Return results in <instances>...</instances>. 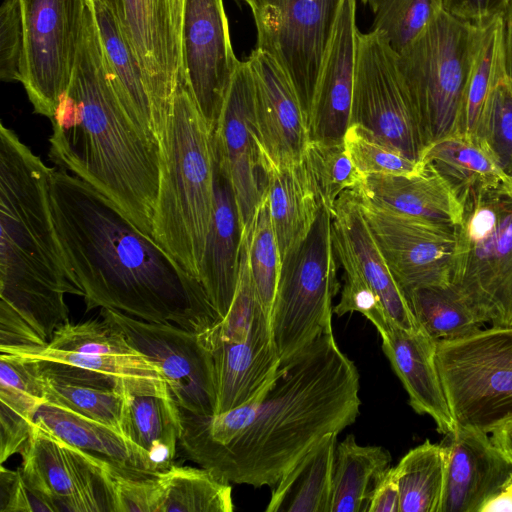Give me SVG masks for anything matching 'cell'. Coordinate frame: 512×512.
<instances>
[{"instance_id": "277c9868", "label": "cell", "mask_w": 512, "mask_h": 512, "mask_svg": "<svg viewBox=\"0 0 512 512\" xmlns=\"http://www.w3.org/2000/svg\"><path fill=\"white\" fill-rule=\"evenodd\" d=\"M49 119V160L108 197L152 237L159 145L134 124L112 88L89 0L70 83Z\"/></svg>"}, {"instance_id": "ba28073f", "label": "cell", "mask_w": 512, "mask_h": 512, "mask_svg": "<svg viewBox=\"0 0 512 512\" xmlns=\"http://www.w3.org/2000/svg\"><path fill=\"white\" fill-rule=\"evenodd\" d=\"M337 260L333 212L322 205L307 237L282 257L270 314L281 364L333 331L332 303L340 289Z\"/></svg>"}, {"instance_id": "cb8c5ba5", "label": "cell", "mask_w": 512, "mask_h": 512, "mask_svg": "<svg viewBox=\"0 0 512 512\" xmlns=\"http://www.w3.org/2000/svg\"><path fill=\"white\" fill-rule=\"evenodd\" d=\"M242 236L243 228L231 182L214 156V206L202 257L200 282L219 322L227 315L235 297Z\"/></svg>"}, {"instance_id": "9f6ffc18", "label": "cell", "mask_w": 512, "mask_h": 512, "mask_svg": "<svg viewBox=\"0 0 512 512\" xmlns=\"http://www.w3.org/2000/svg\"><path fill=\"white\" fill-rule=\"evenodd\" d=\"M244 1L249 7L252 5V3L254 2V0H242Z\"/></svg>"}, {"instance_id": "836d02e7", "label": "cell", "mask_w": 512, "mask_h": 512, "mask_svg": "<svg viewBox=\"0 0 512 512\" xmlns=\"http://www.w3.org/2000/svg\"><path fill=\"white\" fill-rule=\"evenodd\" d=\"M421 161L448 183L458 200L471 189L512 184L481 141L464 134L432 143Z\"/></svg>"}, {"instance_id": "7bdbcfd3", "label": "cell", "mask_w": 512, "mask_h": 512, "mask_svg": "<svg viewBox=\"0 0 512 512\" xmlns=\"http://www.w3.org/2000/svg\"><path fill=\"white\" fill-rule=\"evenodd\" d=\"M333 246L344 271L340 301L333 307V314L340 317L352 312L361 313L375 326L380 336L384 335L393 324L380 298L362 274L345 238L334 227Z\"/></svg>"}, {"instance_id": "f6af8a7d", "label": "cell", "mask_w": 512, "mask_h": 512, "mask_svg": "<svg viewBox=\"0 0 512 512\" xmlns=\"http://www.w3.org/2000/svg\"><path fill=\"white\" fill-rule=\"evenodd\" d=\"M502 70L504 68L498 18L487 27L472 69L465 97L461 134L476 138L489 93Z\"/></svg>"}, {"instance_id": "db71d44e", "label": "cell", "mask_w": 512, "mask_h": 512, "mask_svg": "<svg viewBox=\"0 0 512 512\" xmlns=\"http://www.w3.org/2000/svg\"><path fill=\"white\" fill-rule=\"evenodd\" d=\"M512 512V481L490 498L481 512Z\"/></svg>"}, {"instance_id": "484cf974", "label": "cell", "mask_w": 512, "mask_h": 512, "mask_svg": "<svg viewBox=\"0 0 512 512\" xmlns=\"http://www.w3.org/2000/svg\"><path fill=\"white\" fill-rule=\"evenodd\" d=\"M333 227L345 238L362 274L380 298L392 324L410 333L422 332L405 293L367 226L354 189L344 191L337 199L333 211Z\"/></svg>"}, {"instance_id": "6da1fadb", "label": "cell", "mask_w": 512, "mask_h": 512, "mask_svg": "<svg viewBox=\"0 0 512 512\" xmlns=\"http://www.w3.org/2000/svg\"><path fill=\"white\" fill-rule=\"evenodd\" d=\"M360 404L358 370L331 331L282 363L256 401L212 416L179 407V446L228 483L273 488L323 436L353 424Z\"/></svg>"}, {"instance_id": "4316f807", "label": "cell", "mask_w": 512, "mask_h": 512, "mask_svg": "<svg viewBox=\"0 0 512 512\" xmlns=\"http://www.w3.org/2000/svg\"><path fill=\"white\" fill-rule=\"evenodd\" d=\"M422 163L416 175L370 174L355 189L379 206L457 227L462 220L460 201L448 183L429 164Z\"/></svg>"}, {"instance_id": "d4e9b609", "label": "cell", "mask_w": 512, "mask_h": 512, "mask_svg": "<svg viewBox=\"0 0 512 512\" xmlns=\"http://www.w3.org/2000/svg\"><path fill=\"white\" fill-rule=\"evenodd\" d=\"M382 350L418 414H427L438 432L446 435L456 428L436 363L437 341L425 332L410 333L396 325L381 336Z\"/></svg>"}, {"instance_id": "6f0895ef", "label": "cell", "mask_w": 512, "mask_h": 512, "mask_svg": "<svg viewBox=\"0 0 512 512\" xmlns=\"http://www.w3.org/2000/svg\"><path fill=\"white\" fill-rule=\"evenodd\" d=\"M362 3L367 4V0H361Z\"/></svg>"}, {"instance_id": "9c48e42d", "label": "cell", "mask_w": 512, "mask_h": 512, "mask_svg": "<svg viewBox=\"0 0 512 512\" xmlns=\"http://www.w3.org/2000/svg\"><path fill=\"white\" fill-rule=\"evenodd\" d=\"M436 363L456 426L491 433L512 418V327L438 341Z\"/></svg>"}, {"instance_id": "f35d334b", "label": "cell", "mask_w": 512, "mask_h": 512, "mask_svg": "<svg viewBox=\"0 0 512 512\" xmlns=\"http://www.w3.org/2000/svg\"><path fill=\"white\" fill-rule=\"evenodd\" d=\"M41 369V368H40ZM47 402L122 432L128 393L108 382L74 380L41 369Z\"/></svg>"}, {"instance_id": "7dc6e473", "label": "cell", "mask_w": 512, "mask_h": 512, "mask_svg": "<svg viewBox=\"0 0 512 512\" xmlns=\"http://www.w3.org/2000/svg\"><path fill=\"white\" fill-rule=\"evenodd\" d=\"M114 512H159L161 482L159 472L134 475L111 467Z\"/></svg>"}, {"instance_id": "e575fe53", "label": "cell", "mask_w": 512, "mask_h": 512, "mask_svg": "<svg viewBox=\"0 0 512 512\" xmlns=\"http://www.w3.org/2000/svg\"><path fill=\"white\" fill-rule=\"evenodd\" d=\"M390 463L385 448L360 445L354 435H347L336 445L330 512L366 511L372 487Z\"/></svg>"}, {"instance_id": "d6a6232c", "label": "cell", "mask_w": 512, "mask_h": 512, "mask_svg": "<svg viewBox=\"0 0 512 512\" xmlns=\"http://www.w3.org/2000/svg\"><path fill=\"white\" fill-rule=\"evenodd\" d=\"M181 429L179 406L171 394H127L122 433L148 453L158 472L173 464Z\"/></svg>"}, {"instance_id": "2e32d148", "label": "cell", "mask_w": 512, "mask_h": 512, "mask_svg": "<svg viewBox=\"0 0 512 512\" xmlns=\"http://www.w3.org/2000/svg\"><path fill=\"white\" fill-rule=\"evenodd\" d=\"M354 190L367 226L404 293L421 286L451 285L456 227L379 206Z\"/></svg>"}, {"instance_id": "30bf717a", "label": "cell", "mask_w": 512, "mask_h": 512, "mask_svg": "<svg viewBox=\"0 0 512 512\" xmlns=\"http://www.w3.org/2000/svg\"><path fill=\"white\" fill-rule=\"evenodd\" d=\"M350 124L414 161L430 145L398 53L375 30L358 33Z\"/></svg>"}, {"instance_id": "52a82bcc", "label": "cell", "mask_w": 512, "mask_h": 512, "mask_svg": "<svg viewBox=\"0 0 512 512\" xmlns=\"http://www.w3.org/2000/svg\"><path fill=\"white\" fill-rule=\"evenodd\" d=\"M488 26L473 25L441 9L398 53L430 145L461 134L467 87Z\"/></svg>"}, {"instance_id": "44dd1931", "label": "cell", "mask_w": 512, "mask_h": 512, "mask_svg": "<svg viewBox=\"0 0 512 512\" xmlns=\"http://www.w3.org/2000/svg\"><path fill=\"white\" fill-rule=\"evenodd\" d=\"M441 443L447 463L439 512H481L512 481V460L488 433L456 426Z\"/></svg>"}, {"instance_id": "bcb514c9", "label": "cell", "mask_w": 512, "mask_h": 512, "mask_svg": "<svg viewBox=\"0 0 512 512\" xmlns=\"http://www.w3.org/2000/svg\"><path fill=\"white\" fill-rule=\"evenodd\" d=\"M344 142L359 172L370 174L412 176L421 172L423 163L414 161L389 148L357 124H350Z\"/></svg>"}, {"instance_id": "816d5d0a", "label": "cell", "mask_w": 512, "mask_h": 512, "mask_svg": "<svg viewBox=\"0 0 512 512\" xmlns=\"http://www.w3.org/2000/svg\"><path fill=\"white\" fill-rule=\"evenodd\" d=\"M400 488L395 467H389L375 481L369 494L367 512H399Z\"/></svg>"}, {"instance_id": "f5cc1de1", "label": "cell", "mask_w": 512, "mask_h": 512, "mask_svg": "<svg viewBox=\"0 0 512 512\" xmlns=\"http://www.w3.org/2000/svg\"><path fill=\"white\" fill-rule=\"evenodd\" d=\"M499 20L503 68L512 82V0L499 16Z\"/></svg>"}, {"instance_id": "7402d4cb", "label": "cell", "mask_w": 512, "mask_h": 512, "mask_svg": "<svg viewBox=\"0 0 512 512\" xmlns=\"http://www.w3.org/2000/svg\"><path fill=\"white\" fill-rule=\"evenodd\" d=\"M358 33L356 0H342L308 116L309 141L344 140L351 119Z\"/></svg>"}, {"instance_id": "3957f363", "label": "cell", "mask_w": 512, "mask_h": 512, "mask_svg": "<svg viewBox=\"0 0 512 512\" xmlns=\"http://www.w3.org/2000/svg\"><path fill=\"white\" fill-rule=\"evenodd\" d=\"M17 134L0 125V352L45 347L69 322L66 294L83 297L64 259L50 175Z\"/></svg>"}, {"instance_id": "5b68a950", "label": "cell", "mask_w": 512, "mask_h": 512, "mask_svg": "<svg viewBox=\"0 0 512 512\" xmlns=\"http://www.w3.org/2000/svg\"><path fill=\"white\" fill-rule=\"evenodd\" d=\"M159 152L160 180L152 238L200 281L214 206L213 133L184 76L164 122Z\"/></svg>"}, {"instance_id": "74e56055", "label": "cell", "mask_w": 512, "mask_h": 512, "mask_svg": "<svg viewBox=\"0 0 512 512\" xmlns=\"http://www.w3.org/2000/svg\"><path fill=\"white\" fill-rule=\"evenodd\" d=\"M405 296L422 330L437 342L480 329L476 314L452 285L421 286L406 292Z\"/></svg>"}, {"instance_id": "ffe728a7", "label": "cell", "mask_w": 512, "mask_h": 512, "mask_svg": "<svg viewBox=\"0 0 512 512\" xmlns=\"http://www.w3.org/2000/svg\"><path fill=\"white\" fill-rule=\"evenodd\" d=\"M246 60L253 77L255 115L264 165L302 162L309 143L308 124L291 82L278 63L258 48Z\"/></svg>"}, {"instance_id": "f907efd6", "label": "cell", "mask_w": 512, "mask_h": 512, "mask_svg": "<svg viewBox=\"0 0 512 512\" xmlns=\"http://www.w3.org/2000/svg\"><path fill=\"white\" fill-rule=\"evenodd\" d=\"M510 0H442V9L473 25L486 27L499 18Z\"/></svg>"}, {"instance_id": "b9f144b4", "label": "cell", "mask_w": 512, "mask_h": 512, "mask_svg": "<svg viewBox=\"0 0 512 512\" xmlns=\"http://www.w3.org/2000/svg\"><path fill=\"white\" fill-rule=\"evenodd\" d=\"M374 15L372 30L401 52L442 9V0H367Z\"/></svg>"}, {"instance_id": "c3c4849f", "label": "cell", "mask_w": 512, "mask_h": 512, "mask_svg": "<svg viewBox=\"0 0 512 512\" xmlns=\"http://www.w3.org/2000/svg\"><path fill=\"white\" fill-rule=\"evenodd\" d=\"M24 31L19 0H3L0 6V78L21 82Z\"/></svg>"}, {"instance_id": "4fadbf2b", "label": "cell", "mask_w": 512, "mask_h": 512, "mask_svg": "<svg viewBox=\"0 0 512 512\" xmlns=\"http://www.w3.org/2000/svg\"><path fill=\"white\" fill-rule=\"evenodd\" d=\"M112 14L144 74L157 139L184 76L183 0H97Z\"/></svg>"}, {"instance_id": "1f68e13d", "label": "cell", "mask_w": 512, "mask_h": 512, "mask_svg": "<svg viewBox=\"0 0 512 512\" xmlns=\"http://www.w3.org/2000/svg\"><path fill=\"white\" fill-rule=\"evenodd\" d=\"M337 436H323L285 473L266 512H330Z\"/></svg>"}, {"instance_id": "681fc988", "label": "cell", "mask_w": 512, "mask_h": 512, "mask_svg": "<svg viewBox=\"0 0 512 512\" xmlns=\"http://www.w3.org/2000/svg\"><path fill=\"white\" fill-rule=\"evenodd\" d=\"M56 512L55 506L30 488L20 470L0 468V512Z\"/></svg>"}, {"instance_id": "7c38bea8", "label": "cell", "mask_w": 512, "mask_h": 512, "mask_svg": "<svg viewBox=\"0 0 512 512\" xmlns=\"http://www.w3.org/2000/svg\"><path fill=\"white\" fill-rule=\"evenodd\" d=\"M24 31L21 83L34 112L50 118L73 72L88 0H19Z\"/></svg>"}, {"instance_id": "f1b7e54d", "label": "cell", "mask_w": 512, "mask_h": 512, "mask_svg": "<svg viewBox=\"0 0 512 512\" xmlns=\"http://www.w3.org/2000/svg\"><path fill=\"white\" fill-rule=\"evenodd\" d=\"M46 391L39 362L12 353L0 355V463L21 454L32 434Z\"/></svg>"}, {"instance_id": "7a4b0ae2", "label": "cell", "mask_w": 512, "mask_h": 512, "mask_svg": "<svg viewBox=\"0 0 512 512\" xmlns=\"http://www.w3.org/2000/svg\"><path fill=\"white\" fill-rule=\"evenodd\" d=\"M49 191L60 247L87 311L114 309L199 334L219 323L200 281L108 197L57 167Z\"/></svg>"}, {"instance_id": "60d3db41", "label": "cell", "mask_w": 512, "mask_h": 512, "mask_svg": "<svg viewBox=\"0 0 512 512\" xmlns=\"http://www.w3.org/2000/svg\"><path fill=\"white\" fill-rule=\"evenodd\" d=\"M248 234L249 264L257 298L270 318L281 272L282 259L264 190Z\"/></svg>"}, {"instance_id": "d6986e66", "label": "cell", "mask_w": 512, "mask_h": 512, "mask_svg": "<svg viewBox=\"0 0 512 512\" xmlns=\"http://www.w3.org/2000/svg\"><path fill=\"white\" fill-rule=\"evenodd\" d=\"M213 150L231 182L244 230L250 226L265 190L254 83L247 60L240 61L226 95L213 133Z\"/></svg>"}, {"instance_id": "ab89813d", "label": "cell", "mask_w": 512, "mask_h": 512, "mask_svg": "<svg viewBox=\"0 0 512 512\" xmlns=\"http://www.w3.org/2000/svg\"><path fill=\"white\" fill-rule=\"evenodd\" d=\"M302 163L321 204L332 212L341 193L358 187L365 178L353 164L344 140L309 141Z\"/></svg>"}, {"instance_id": "11a10c76", "label": "cell", "mask_w": 512, "mask_h": 512, "mask_svg": "<svg viewBox=\"0 0 512 512\" xmlns=\"http://www.w3.org/2000/svg\"><path fill=\"white\" fill-rule=\"evenodd\" d=\"M491 439L512 460V418L495 428Z\"/></svg>"}, {"instance_id": "83f0119b", "label": "cell", "mask_w": 512, "mask_h": 512, "mask_svg": "<svg viewBox=\"0 0 512 512\" xmlns=\"http://www.w3.org/2000/svg\"><path fill=\"white\" fill-rule=\"evenodd\" d=\"M35 425L127 473H158L148 453L122 432L67 408L46 401L35 414Z\"/></svg>"}, {"instance_id": "9a60e30c", "label": "cell", "mask_w": 512, "mask_h": 512, "mask_svg": "<svg viewBox=\"0 0 512 512\" xmlns=\"http://www.w3.org/2000/svg\"><path fill=\"white\" fill-rule=\"evenodd\" d=\"M21 456L25 482L56 512H114L112 465L103 458L35 424Z\"/></svg>"}, {"instance_id": "e0dca14e", "label": "cell", "mask_w": 512, "mask_h": 512, "mask_svg": "<svg viewBox=\"0 0 512 512\" xmlns=\"http://www.w3.org/2000/svg\"><path fill=\"white\" fill-rule=\"evenodd\" d=\"M16 355L97 372L108 377L124 393L170 394L159 367L104 318L79 323L69 321L55 331L45 347Z\"/></svg>"}, {"instance_id": "8992f818", "label": "cell", "mask_w": 512, "mask_h": 512, "mask_svg": "<svg viewBox=\"0 0 512 512\" xmlns=\"http://www.w3.org/2000/svg\"><path fill=\"white\" fill-rule=\"evenodd\" d=\"M459 201L451 285L481 324L512 327V184L471 189Z\"/></svg>"}, {"instance_id": "f546056e", "label": "cell", "mask_w": 512, "mask_h": 512, "mask_svg": "<svg viewBox=\"0 0 512 512\" xmlns=\"http://www.w3.org/2000/svg\"><path fill=\"white\" fill-rule=\"evenodd\" d=\"M101 42L104 65L122 107L145 135L158 144L151 99L141 66L112 14L97 0H89Z\"/></svg>"}, {"instance_id": "ee69618b", "label": "cell", "mask_w": 512, "mask_h": 512, "mask_svg": "<svg viewBox=\"0 0 512 512\" xmlns=\"http://www.w3.org/2000/svg\"><path fill=\"white\" fill-rule=\"evenodd\" d=\"M476 138L512 182V82L504 70L491 88Z\"/></svg>"}, {"instance_id": "8d00e7d4", "label": "cell", "mask_w": 512, "mask_h": 512, "mask_svg": "<svg viewBox=\"0 0 512 512\" xmlns=\"http://www.w3.org/2000/svg\"><path fill=\"white\" fill-rule=\"evenodd\" d=\"M159 512H232V487L210 470L172 464L159 472Z\"/></svg>"}, {"instance_id": "ac0fdd59", "label": "cell", "mask_w": 512, "mask_h": 512, "mask_svg": "<svg viewBox=\"0 0 512 512\" xmlns=\"http://www.w3.org/2000/svg\"><path fill=\"white\" fill-rule=\"evenodd\" d=\"M182 58L186 83L214 133L240 63L223 0H183Z\"/></svg>"}, {"instance_id": "4dcf8cb0", "label": "cell", "mask_w": 512, "mask_h": 512, "mask_svg": "<svg viewBox=\"0 0 512 512\" xmlns=\"http://www.w3.org/2000/svg\"><path fill=\"white\" fill-rule=\"evenodd\" d=\"M265 192L281 259L302 242L322 206L302 162L291 165L266 163Z\"/></svg>"}, {"instance_id": "603a6c76", "label": "cell", "mask_w": 512, "mask_h": 512, "mask_svg": "<svg viewBox=\"0 0 512 512\" xmlns=\"http://www.w3.org/2000/svg\"><path fill=\"white\" fill-rule=\"evenodd\" d=\"M214 364L216 414L250 404L274 381L281 366L270 318L260 306L246 337L209 347Z\"/></svg>"}, {"instance_id": "8fae6325", "label": "cell", "mask_w": 512, "mask_h": 512, "mask_svg": "<svg viewBox=\"0 0 512 512\" xmlns=\"http://www.w3.org/2000/svg\"><path fill=\"white\" fill-rule=\"evenodd\" d=\"M342 0H254L256 47L291 82L307 119Z\"/></svg>"}, {"instance_id": "5bb4252c", "label": "cell", "mask_w": 512, "mask_h": 512, "mask_svg": "<svg viewBox=\"0 0 512 512\" xmlns=\"http://www.w3.org/2000/svg\"><path fill=\"white\" fill-rule=\"evenodd\" d=\"M100 315L159 367L179 407L200 416L216 414L213 357L198 332L172 323L141 320L114 309L101 308Z\"/></svg>"}, {"instance_id": "d590c367", "label": "cell", "mask_w": 512, "mask_h": 512, "mask_svg": "<svg viewBox=\"0 0 512 512\" xmlns=\"http://www.w3.org/2000/svg\"><path fill=\"white\" fill-rule=\"evenodd\" d=\"M446 447L426 440L406 453L395 466L399 512H439L445 483Z\"/></svg>"}]
</instances>
